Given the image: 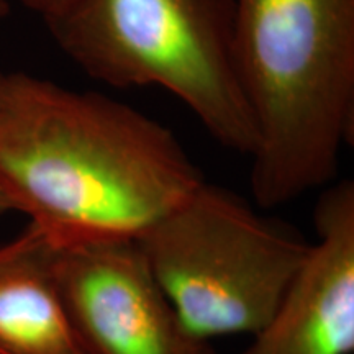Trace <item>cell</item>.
<instances>
[{
	"label": "cell",
	"instance_id": "2",
	"mask_svg": "<svg viewBox=\"0 0 354 354\" xmlns=\"http://www.w3.org/2000/svg\"><path fill=\"white\" fill-rule=\"evenodd\" d=\"M234 61L258 207L331 184L354 135V0H234Z\"/></svg>",
	"mask_w": 354,
	"mask_h": 354
},
{
	"label": "cell",
	"instance_id": "7",
	"mask_svg": "<svg viewBox=\"0 0 354 354\" xmlns=\"http://www.w3.org/2000/svg\"><path fill=\"white\" fill-rule=\"evenodd\" d=\"M0 354H91L57 287L51 243L32 225L0 246Z\"/></svg>",
	"mask_w": 354,
	"mask_h": 354
},
{
	"label": "cell",
	"instance_id": "9",
	"mask_svg": "<svg viewBox=\"0 0 354 354\" xmlns=\"http://www.w3.org/2000/svg\"><path fill=\"white\" fill-rule=\"evenodd\" d=\"M8 10H10V3H8V0H0V20L7 15Z\"/></svg>",
	"mask_w": 354,
	"mask_h": 354
},
{
	"label": "cell",
	"instance_id": "10",
	"mask_svg": "<svg viewBox=\"0 0 354 354\" xmlns=\"http://www.w3.org/2000/svg\"><path fill=\"white\" fill-rule=\"evenodd\" d=\"M10 203L6 201V197L0 194V214H6V212H10Z\"/></svg>",
	"mask_w": 354,
	"mask_h": 354
},
{
	"label": "cell",
	"instance_id": "4",
	"mask_svg": "<svg viewBox=\"0 0 354 354\" xmlns=\"http://www.w3.org/2000/svg\"><path fill=\"white\" fill-rule=\"evenodd\" d=\"M136 243L177 317L205 342L258 333L312 248L295 228L209 183Z\"/></svg>",
	"mask_w": 354,
	"mask_h": 354
},
{
	"label": "cell",
	"instance_id": "11",
	"mask_svg": "<svg viewBox=\"0 0 354 354\" xmlns=\"http://www.w3.org/2000/svg\"><path fill=\"white\" fill-rule=\"evenodd\" d=\"M0 76H2V71H0Z\"/></svg>",
	"mask_w": 354,
	"mask_h": 354
},
{
	"label": "cell",
	"instance_id": "3",
	"mask_svg": "<svg viewBox=\"0 0 354 354\" xmlns=\"http://www.w3.org/2000/svg\"><path fill=\"white\" fill-rule=\"evenodd\" d=\"M44 24L87 76L118 88H166L221 146L254 151L234 61V0H76Z\"/></svg>",
	"mask_w": 354,
	"mask_h": 354
},
{
	"label": "cell",
	"instance_id": "6",
	"mask_svg": "<svg viewBox=\"0 0 354 354\" xmlns=\"http://www.w3.org/2000/svg\"><path fill=\"white\" fill-rule=\"evenodd\" d=\"M317 243L268 323L241 354L354 353V184L318 198Z\"/></svg>",
	"mask_w": 354,
	"mask_h": 354
},
{
	"label": "cell",
	"instance_id": "8",
	"mask_svg": "<svg viewBox=\"0 0 354 354\" xmlns=\"http://www.w3.org/2000/svg\"><path fill=\"white\" fill-rule=\"evenodd\" d=\"M21 6L43 17V20H50L63 13L69 6H73L76 0H19Z\"/></svg>",
	"mask_w": 354,
	"mask_h": 354
},
{
	"label": "cell",
	"instance_id": "1",
	"mask_svg": "<svg viewBox=\"0 0 354 354\" xmlns=\"http://www.w3.org/2000/svg\"><path fill=\"white\" fill-rule=\"evenodd\" d=\"M203 183L174 133L125 102L0 76V194L53 245L136 240Z\"/></svg>",
	"mask_w": 354,
	"mask_h": 354
},
{
	"label": "cell",
	"instance_id": "5",
	"mask_svg": "<svg viewBox=\"0 0 354 354\" xmlns=\"http://www.w3.org/2000/svg\"><path fill=\"white\" fill-rule=\"evenodd\" d=\"M51 250L57 287L91 354H215L177 317L136 240L51 243Z\"/></svg>",
	"mask_w": 354,
	"mask_h": 354
}]
</instances>
